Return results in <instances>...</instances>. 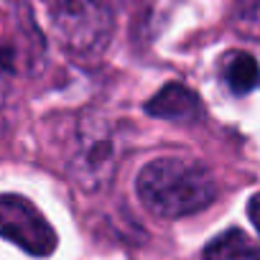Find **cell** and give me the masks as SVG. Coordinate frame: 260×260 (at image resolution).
<instances>
[{
  "label": "cell",
  "mask_w": 260,
  "mask_h": 260,
  "mask_svg": "<svg viewBox=\"0 0 260 260\" xmlns=\"http://www.w3.org/2000/svg\"><path fill=\"white\" fill-rule=\"evenodd\" d=\"M143 207L161 219H181L207 209L217 197V181L191 158H153L136 179Z\"/></svg>",
  "instance_id": "obj_1"
},
{
  "label": "cell",
  "mask_w": 260,
  "mask_h": 260,
  "mask_svg": "<svg viewBox=\"0 0 260 260\" xmlns=\"http://www.w3.org/2000/svg\"><path fill=\"white\" fill-rule=\"evenodd\" d=\"M46 18L56 44L77 61L102 56L115 31L107 0H46Z\"/></svg>",
  "instance_id": "obj_2"
},
{
  "label": "cell",
  "mask_w": 260,
  "mask_h": 260,
  "mask_svg": "<svg viewBox=\"0 0 260 260\" xmlns=\"http://www.w3.org/2000/svg\"><path fill=\"white\" fill-rule=\"evenodd\" d=\"M120 164V143L117 133L107 117L97 112H84L77 120L72 151L67 158L69 179L87 194L105 191Z\"/></svg>",
  "instance_id": "obj_3"
},
{
  "label": "cell",
  "mask_w": 260,
  "mask_h": 260,
  "mask_svg": "<svg viewBox=\"0 0 260 260\" xmlns=\"http://www.w3.org/2000/svg\"><path fill=\"white\" fill-rule=\"evenodd\" d=\"M0 227H3L6 240H11L34 257H46L56 250L54 227L28 199L18 194H6L0 202Z\"/></svg>",
  "instance_id": "obj_4"
},
{
  "label": "cell",
  "mask_w": 260,
  "mask_h": 260,
  "mask_svg": "<svg viewBox=\"0 0 260 260\" xmlns=\"http://www.w3.org/2000/svg\"><path fill=\"white\" fill-rule=\"evenodd\" d=\"M146 112L161 120H179V122H197L204 117V105L199 102L197 92L184 84H166L158 89L148 102Z\"/></svg>",
  "instance_id": "obj_5"
},
{
  "label": "cell",
  "mask_w": 260,
  "mask_h": 260,
  "mask_svg": "<svg viewBox=\"0 0 260 260\" xmlns=\"http://www.w3.org/2000/svg\"><path fill=\"white\" fill-rule=\"evenodd\" d=\"M204 260H260V245L242 230H227L204 247Z\"/></svg>",
  "instance_id": "obj_6"
},
{
  "label": "cell",
  "mask_w": 260,
  "mask_h": 260,
  "mask_svg": "<svg viewBox=\"0 0 260 260\" xmlns=\"http://www.w3.org/2000/svg\"><path fill=\"white\" fill-rule=\"evenodd\" d=\"M222 79L235 94H247L260 84V67L245 51H230L222 59Z\"/></svg>",
  "instance_id": "obj_7"
},
{
  "label": "cell",
  "mask_w": 260,
  "mask_h": 260,
  "mask_svg": "<svg viewBox=\"0 0 260 260\" xmlns=\"http://www.w3.org/2000/svg\"><path fill=\"white\" fill-rule=\"evenodd\" d=\"M232 26L240 36L260 44V0H237L232 8Z\"/></svg>",
  "instance_id": "obj_8"
},
{
  "label": "cell",
  "mask_w": 260,
  "mask_h": 260,
  "mask_svg": "<svg viewBox=\"0 0 260 260\" xmlns=\"http://www.w3.org/2000/svg\"><path fill=\"white\" fill-rule=\"evenodd\" d=\"M247 214H250V222L255 224V230L260 232V191L250 199V204H247Z\"/></svg>",
  "instance_id": "obj_9"
}]
</instances>
